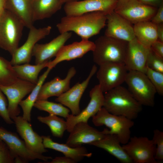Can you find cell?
Instances as JSON below:
<instances>
[{"mask_svg":"<svg viewBox=\"0 0 163 163\" xmlns=\"http://www.w3.org/2000/svg\"><path fill=\"white\" fill-rule=\"evenodd\" d=\"M36 85L19 78L9 85H0V90L7 98L8 113L11 119L19 116L20 113L19 103L26 95L30 93Z\"/></svg>","mask_w":163,"mask_h":163,"instance_id":"obj_11","label":"cell"},{"mask_svg":"<svg viewBox=\"0 0 163 163\" xmlns=\"http://www.w3.org/2000/svg\"><path fill=\"white\" fill-rule=\"evenodd\" d=\"M37 119L41 123L47 125L53 136L56 137L62 138L65 131L67 130L66 121L57 115L49 114L46 116H39Z\"/></svg>","mask_w":163,"mask_h":163,"instance_id":"obj_30","label":"cell"},{"mask_svg":"<svg viewBox=\"0 0 163 163\" xmlns=\"http://www.w3.org/2000/svg\"><path fill=\"white\" fill-rule=\"evenodd\" d=\"M6 145L2 141H1L0 142V151Z\"/></svg>","mask_w":163,"mask_h":163,"instance_id":"obj_44","label":"cell"},{"mask_svg":"<svg viewBox=\"0 0 163 163\" xmlns=\"http://www.w3.org/2000/svg\"><path fill=\"white\" fill-rule=\"evenodd\" d=\"M108 131L105 128L99 131L89 125L88 122H79L75 125L69 133L66 143L73 147L80 146L83 144L89 145L103 138L108 134Z\"/></svg>","mask_w":163,"mask_h":163,"instance_id":"obj_15","label":"cell"},{"mask_svg":"<svg viewBox=\"0 0 163 163\" xmlns=\"http://www.w3.org/2000/svg\"><path fill=\"white\" fill-rule=\"evenodd\" d=\"M125 82L129 91L142 106H154L156 91L145 73L136 71H128Z\"/></svg>","mask_w":163,"mask_h":163,"instance_id":"obj_6","label":"cell"},{"mask_svg":"<svg viewBox=\"0 0 163 163\" xmlns=\"http://www.w3.org/2000/svg\"><path fill=\"white\" fill-rule=\"evenodd\" d=\"M64 3L67 2L78 1L79 0H62Z\"/></svg>","mask_w":163,"mask_h":163,"instance_id":"obj_45","label":"cell"},{"mask_svg":"<svg viewBox=\"0 0 163 163\" xmlns=\"http://www.w3.org/2000/svg\"><path fill=\"white\" fill-rule=\"evenodd\" d=\"M120 144L116 135L107 134L102 139L89 145L105 150L122 163H133Z\"/></svg>","mask_w":163,"mask_h":163,"instance_id":"obj_23","label":"cell"},{"mask_svg":"<svg viewBox=\"0 0 163 163\" xmlns=\"http://www.w3.org/2000/svg\"><path fill=\"white\" fill-rule=\"evenodd\" d=\"M156 145L155 158L158 162L163 160V132L158 129L153 131L152 139Z\"/></svg>","mask_w":163,"mask_h":163,"instance_id":"obj_34","label":"cell"},{"mask_svg":"<svg viewBox=\"0 0 163 163\" xmlns=\"http://www.w3.org/2000/svg\"><path fill=\"white\" fill-rule=\"evenodd\" d=\"M70 32L60 34L49 42L45 44L37 43L33 49L32 56L35 57V64L43 63L55 57L61 48L71 37Z\"/></svg>","mask_w":163,"mask_h":163,"instance_id":"obj_21","label":"cell"},{"mask_svg":"<svg viewBox=\"0 0 163 163\" xmlns=\"http://www.w3.org/2000/svg\"><path fill=\"white\" fill-rule=\"evenodd\" d=\"M99 66L96 76L103 93L121 85L125 82L128 71L124 63L107 62Z\"/></svg>","mask_w":163,"mask_h":163,"instance_id":"obj_10","label":"cell"},{"mask_svg":"<svg viewBox=\"0 0 163 163\" xmlns=\"http://www.w3.org/2000/svg\"><path fill=\"white\" fill-rule=\"evenodd\" d=\"M157 9L138 0H117L114 11L132 24H135L150 21Z\"/></svg>","mask_w":163,"mask_h":163,"instance_id":"obj_8","label":"cell"},{"mask_svg":"<svg viewBox=\"0 0 163 163\" xmlns=\"http://www.w3.org/2000/svg\"><path fill=\"white\" fill-rule=\"evenodd\" d=\"M106 18L105 35L127 42L136 38L132 24L114 11L106 15Z\"/></svg>","mask_w":163,"mask_h":163,"instance_id":"obj_17","label":"cell"},{"mask_svg":"<svg viewBox=\"0 0 163 163\" xmlns=\"http://www.w3.org/2000/svg\"><path fill=\"white\" fill-rule=\"evenodd\" d=\"M1 141H2V140L1 139H0V142Z\"/></svg>","mask_w":163,"mask_h":163,"instance_id":"obj_46","label":"cell"},{"mask_svg":"<svg viewBox=\"0 0 163 163\" xmlns=\"http://www.w3.org/2000/svg\"><path fill=\"white\" fill-rule=\"evenodd\" d=\"M151 21L156 24H163V4L158 8L156 12Z\"/></svg>","mask_w":163,"mask_h":163,"instance_id":"obj_39","label":"cell"},{"mask_svg":"<svg viewBox=\"0 0 163 163\" xmlns=\"http://www.w3.org/2000/svg\"><path fill=\"white\" fill-rule=\"evenodd\" d=\"M133 26L136 38L145 48L149 49L158 40L157 25L151 21L139 22Z\"/></svg>","mask_w":163,"mask_h":163,"instance_id":"obj_27","label":"cell"},{"mask_svg":"<svg viewBox=\"0 0 163 163\" xmlns=\"http://www.w3.org/2000/svg\"><path fill=\"white\" fill-rule=\"evenodd\" d=\"M15 159L6 145L0 151V163H14Z\"/></svg>","mask_w":163,"mask_h":163,"instance_id":"obj_37","label":"cell"},{"mask_svg":"<svg viewBox=\"0 0 163 163\" xmlns=\"http://www.w3.org/2000/svg\"><path fill=\"white\" fill-rule=\"evenodd\" d=\"M117 0H84L65 3L64 7L66 16H76L95 11L106 15L114 11Z\"/></svg>","mask_w":163,"mask_h":163,"instance_id":"obj_13","label":"cell"},{"mask_svg":"<svg viewBox=\"0 0 163 163\" xmlns=\"http://www.w3.org/2000/svg\"><path fill=\"white\" fill-rule=\"evenodd\" d=\"M143 4L158 8L163 4V0H138Z\"/></svg>","mask_w":163,"mask_h":163,"instance_id":"obj_40","label":"cell"},{"mask_svg":"<svg viewBox=\"0 0 163 163\" xmlns=\"http://www.w3.org/2000/svg\"><path fill=\"white\" fill-rule=\"evenodd\" d=\"M50 26L37 28L34 26L29 28L27 39L25 43L18 47L12 55L10 63L12 66L29 63L32 56V52L35 45L40 40L50 33Z\"/></svg>","mask_w":163,"mask_h":163,"instance_id":"obj_12","label":"cell"},{"mask_svg":"<svg viewBox=\"0 0 163 163\" xmlns=\"http://www.w3.org/2000/svg\"><path fill=\"white\" fill-rule=\"evenodd\" d=\"M128 42L105 35L99 37L92 51L94 62L98 66L107 62L124 63Z\"/></svg>","mask_w":163,"mask_h":163,"instance_id":"obj_3","label":"cell"},{"mask_svg":"<svg viewBox=\"0 0 163 163\" xmlns=\"http://www.w3.org/2000/svg\"><path fill=\"white\" fill-rule=\"evenodd\" d=\"M76 73L74 67L68 70L66 77L63 79L58 77H55L51 81L47 82L41 86L37 100H46L49 97L59 96L70 88L72 78Z\"/></svg>","mask_w":163,"mask_h":163,"instance_id":"obj_22","label":"cell"},{"mask_svg":"<svg viewBox=\"0 0 163 163\" xmlns=\"http://www.w3.org/2000/svg\"><path fill=\"white\" fill-rule=\"evenodd\" d=\"M154 87L156 93L163 95V73L153 70L147 67L145 72Z\"/></svg>","mask_w":163,"mask_h":163,"instance_id":"obj_33","label":"cell"},{"mask_svg":"<svg viewBox=\"0 0 163 163\" xmlns=\"http://www.w3.org/2000/svg\"><path fill=\"white\" fill-rule=\"evenodd\" d=\"M0 139L6 145L15 159V163H27L36 159L47 163L51 156H47L34 152L26 146L23 140L15 133L0 127Z\"/></svg>","mask_w":163,"mask_h":163,"instance_id":"obj_7","label":"cell"},{"mask_svg":"<svg viewBox=\"0 0 163 163\" xmlns=\"http://www.w3.org/2000/svg\"><path fill=\"white\" fill-rule=\"evenodd\" d=\"M49 61L35 65L29 63L17 65L13 66V68L18 78L36 85L39 73L42 69L47 67Z\"/></svg>","mask_w":163,"mask_h":163,"instance_id":"obj_29","label":"cell"},{"mask_svg":"<svg viewBox=\"0 0 163 163\" xmlns=\"http://www.w3.org/2000/svg\"><path fill=\"white\" fill-rule=\"evenodd\" d=\"M156 25L158 40L163 43V24Z\"/></svg>","mask_w":163,"mask_h":163,"instance_id":"obj_42","label":"cell"},{"mask_svg":"<svg viewBox=\"0 0 163 163\" xmlns=\"http://www.w3.org/2000/svg\"><path fill=\"white\" fill-rule=\"evenodd\" d=\"M13 120L17 132L29 150L40 154L47 152L44 146L42 136L34 130L30 122L21 116H18Z\"/></svg>","mask_w":163,"mask_h":163,"instance_id":"obj_18","label":"cell"},{"mask_svg":"<svg viewBox=\"0 0 163 163\" xmlns=\"http://www.w3.org/2000/svg\"><path fill=\"white\" fill-rule=\"evenodd\" d=\"M95 47L94 42L82 40L66 45L60 49L55 59L49 61L47 67L52 69L59 63L64 61H70L82 57L88 52L93 51Z\"/></svg>","mask_w":163,"mask_h":163,"instance_id":"obj_19","label":"cell"},{"mask_svg":"<svg viewBox=\"0 0 163 163\" xmlns=\"http://www.w3.org/2000/svg\"><path fill=\"white\" fill-rule=\"evenodd\" d=\"M48 163H75L71 158L65 156L57 157L52 159Z\"/></svg>","mask_w":163,"mask_h":163,"instance_id":"obj_41","label":"cell"},{"mask_svg":"<svg viewBox=\"0 0 163 163\" xmlns=\"http://www.w3.org/2000/svg\"><path fill=\"white\" fill-rule=\"evenodd\" d=\"M51 69L49 68H47L43 73L39 77L37 83L27 97L22 100L19 103V105L23 110L22 117L30 122L31 120V113L32 108L37 100L40 88Z\"/></svg>","mask_w":163,"mask_h":163,"instance_id":"obj_28","label":"cell"},{"mask_svg":"<svg viewBox=\"0 0 163 163\" xmlns=\"http://www.w3.org/2000/svg\"><path fill=\"white\" fill-rule=\"evenodd\" d=\"M33 0H7L6 9L15 15L23 23L24 26L30 28L33 26L32 15Z\"/></svg>","mask_w":163,"mask_h":163,"instance_id":"obj_25","label":"cell"},{"mask_svg":"<svg viewBox=\"0 0 163 163\" xmlns=\"http://www.w3.org/2000/svg\"><path fill=\"white\" fill-rule=\"evenodd\" d=\"M92 118L95 126L104 125L109 128L108 134L116 135L121 144H124L129 141L131 137L130 129L134 125L133 120L123 116L111 114L104 107Z\"/></svg>","mask_w":163,"mask_h":163,"instance_id":"obj_4","label":"cell"},{"mask_svg":"<svg viewBox=\"0 0 163 163\" xmlns=\"http://www.w3.org/2000/svg\"><path fill=\"white\" fill-rule=\"evenodd\" d=\"M150 48L156 55L163 58V42L157 40L152 45Z\"/></svg>","mask_w":163,"mask_h":163,"instance_id":"obj_38","label":"cell"},{"mask_svg":"<svg viewBox=\"0 0 163 163\" xmlns=\"http://www.w3.org/2000/svg\"><path fill=\"white\" fill-rule=\"evenodd\" d=\"M104 93L103 107L111 114L133 120L138 117L142 110V106L128 89L121 85Z\"/></svg>","mask_w":163,"mask_h":163,"instance_id":"obj_2","label":"cell"},{"mask_svg":"<svg viewBox=\"0 0 163 163\" xmlns=\"http://www.w3.org/2000/svg\"><path fill=\"white\" fill-rule=\"evenodd\" d=\"M44 147L62 153L65 156L73 160L75 163L82 161L85 157L90 158L92 153L82 146L73 147L66 144L59 143L53 141L49 136H42Z\"/></svg>","mask_w":163,"mask_h":163,"instance_id":"obj_24","label":"cell"},{"mask_svg":"<svg viewBox=\"0 0 163 163\" xmlns=\"http://www.w3.org/2000/svg\"><path fill=\"white\" fill-rule=\"evenodd\" d=\"M7 0H0V20L6 10Z\"/></svg>","mask_w":163,"mask_h":163,"instance_id":"obj_43","label":"cell"},{"mask_svg":"<svg viewBox=\"0 0 163 163\" xmlns=\"http://www.w3.org/2000/svg\"><path fill=\"white\" fill-rule=\"evenodd\" d=\"M149 49L143 46L136 38L128 42L124 61L128 71H136L145 73Z\"/></svg>","mask_w":163,"mask_h":163,"instance_id":"obj_20","label":"cell"},{"mask_svg":"<svg viewBox=\"0 0 163 163\" xmlns=\"http://www.w3.org/2000/svg\"><path fill=\"white\" fill-rule=\"evenodd\" d=\"M19 79L10 62L0 56V85H9Z\"/></svg>","mask_w":163,"mask_h":163,"instance_id":"obj_32","label":"cell"},{"mask_svg":"<svg viewBox=\"0 0 163 163\" xmlns=\"http://www.w3.org/2000/svg\"><path fill=\"white\" fill-rule=\"evenodd\" d=\"M98 84L95 85L89 92L90 100L86 107L78 114H69L66 118L67 131L70 133L75 125L81 122H88V120L95 115L103 107L104 95Z\"/></svg>","mask_w":163,"mask_h":163,"instance_id":"obj_14","label":"cell"},{"mask_svg":"<svg viewBox=\"0 0 163 163\" xmlns=\"http://www.w3.org/2000/svg\"><path fill=\"white\" fill-rule=\"evenodd\" d=\"M97 67L94 65L87 78L82 82H78L67 91L57 97L55 101L68 107L72 114L76 115L81 110L79 104L81 98L93 76L96 72Z\"/></svg>","mask_w":163,"mask_h":163,"instance_id":"obj_16","label":"cell"},{"mask_svg":"<svg viewBox=\"0 0 163 163\" xmlns=\"http://www.w3.org/2000/svg\"><path fill=\"white\" fill-rule=\"evenodd\" d=\"M63 4L62 0H33L32 9L34 22L50 17L61 8Z\"/></svg>","mask_w":163,"mask_h":163,"instance_id":"obj_26","label":"cell"},{"mask_svg":"<svg viewBox=\"0 0 163 163\" xmlns=\"http://www.w3.org/2000/svg\"><path fill=\"white\" fill-rule=\"evenodd\" d=\"M34 107L39 110L48 112L66 119L69 115L70 110L60 103H56L46 100H38Z\"/></svg>","mask_w":163,"mask_h":163,"instance_id":"obj_31","label":"cell"},{"mask_svg":"<svg viewBox=\"0 0 163 163\" xmlns=\"http://www.w3.org/2000/svg\"><path fill=\"white\" fill-rule=\"evenodd\" d=\"M135 163H158L155 158L156 145L153 140L146 137L134 136L122 145Z\"/></svg>","mask_w":163,"mask_h":163,"instance_id":"obj_9","label":"cell"},{"mask_svg":"<svg viewBox=\"0 0 163 163\" xmlns=\"http://www.w3.org/2000/svg\"><path fill=\"white\" fill-rule=\"evenodd\" d=\"M24 27L15 15L6 9L0 20V47L12 56L18 47Z\"/></svg>","mask_w":163,"mask_h":163,"instance_id":"obj_5","label":"cell"},{"mask_svg":"<svg viewBox=\"0 0 163 163\" xmlns=\"http://www.w3.org/2000/svg\"><path fill=\"white\" fill-rule=\"evenodd\" d=\"M148 67L155 71L163 73V58L155 54L150 48L146 62Z\"/></svg>","mask_w":163,"mask_h":163,"instance_id":"obj_35","label":"cell"},{"mask_svg":"<svg viewBox=\"0 0 163 163\" xmlns=\"http://www.w3.org/2000/svg\"><path fill=\"white\" fill-rule=\"evenodd\" d=\"M106 21V14L95 11L76 16L66 15L61 18L56 27L60 34L73 31L82 40H88L100 33Z\"/></svg>","mask_w":163,"mask_h":163,"instance_id":"obj_1","label":"cell"},{"mask_svg":"<svg viewBox=\"0 0 163 163\" xmlns=\"http://www.w3.org/2000/svg\"><path fill=\"white\" fill-rule=\"evenodd\" d=\"M8 102L4 93L0 89V116L8 124L14 123L8 114Z\"/></svg>","mask_w":163,"mask_h":163,"instance_id":"obj_36","label":"cell"}]
</instances>
